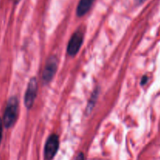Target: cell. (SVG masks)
Returning <instances> with one entry per match:
<instances>
[{
	"mask_svg": "<svg viewBox=\"0 0 160 160\" xmlns=\"http://www.w3.org/2000/svg\"><path fill=\"white\" fill-rule=\"evenodd\" d=\"M18 113V101L12 97L8 101L3 116V124L6 128H9L15 123Z\"/></svg>",
	"mask_w": 160,
	"mask_h": 160,
	"instance_id": "cell-1",
	"label": "cell"
},
{
	"mask_svg": "<svg viewBox=\"0 0 160 160\" xmlns=\"http://www.w3.org/2000/svg\"><path fill=\"white\" fill-rule=\"evenodd\" d=\"M59 146V137L56 134H52L47 139L45 145L44 154L46 160H52L57 153Z\"/></svg>",
	"mask_w": 160,
	"mask_h": 160,
	"instance_id": "cell-2",
	"label": "cell"
},
{
	"mask_svg": "<svg viewBox=\"0 0 160 160\" xmlns=\"http://www.w3.org/2000/svg\"><path fill=\"white\" fill-rule=\"evenodd\" d=\"M38 92V83L37 80L34 78H31L28 83V88H27L26 93L24 96V103L25 106L28 109H31L33 106L34 101H35L36 96H37Z\"/></svg>",
	"mask_w": 160,
	"mask_h": 160,
	"instance_id": "cell-3",
	"label": "cell"
},
{
	"mask_svg": "<svg viewBox=\"0 0 160 160\" xmlns=\"http://www.w3.org/2000/svg\"><path fill=\"white\" fill-rule=\"evenodd\" d=\"M58 59L56 56H51L45 64V69L42 73V80L45 83L51 81L57 70Z\"/></svg>",
	"mask_w": 160,
	"mask_h": 160,
	"instance_id": "cell-4",
	"label": "cell"
},
{
	"mask_svg": "<svg viewBox=\"0 0 160 160\" xmlns=\"http://www.w3.org/2000/svg\"><path fill=\"white\" fill-rule=\"evenodd\" d=\"M84 35L82 31H78L73 34L67 46V52L70 56H75L82 45Z\"/></svg>",
	"mask_w": 160,
	"mask_h": 160,
	"instance_id": "cell-5",
	"label": "cell"
},
{
	"mask_svg": "<svg viewBox=\"0 0 160 160\" xmlns=\"http://www.w3.org/2000/svg\"><path fill=\"white\" fill-rule=\"evenodd\" d=\"M95 0H80L78 3V8H77V13L79 17L85 15L89 9L92 8V4H93Z\"/></svg>",
	"mask_w": 160,
	"mask_h": 160,
	"instance_id": "cell-6",
	"label": "cell"
},
{
	"mask_svg": "<svg viewBox=\"0 0 160 160\" xmlns=\"http://www.w3.org/2000/svg\"><path fill=\"white\" fill-rule=\"evenodd\" d=\"M98 92L97 90H95V92H93L92 98H91L90 101H89V102H88V105L87 109H86V111H88V112H90L91 110L93 109L94 104H95V101H96V99H97V97H98Z\"/></svg>",
	"mask_w": 160,
	"mask_h": 160,
	"instance_id": "cell-7",
	"label": "cell"
},
{
	"mask_svg": "<svg viewBox=\"0 0 160 160\" xmlns=\"http://www.w3.org/2000/svg\"><path fill=\"white\" fill-rule=\"evenodd\" d=\"M2 124L3 121L2 120V119L0 118V144H1L2 138Z\"/></svg>",
	"mask_w": 160,
	"mask_h": 160,
	"instance_id": "cell-8",
	"label": "cell"
},
{
	"mask_svg": "<svg viewBox=\"0 0 160 160\" xmlns=\"http://www.w3.org/2000/svg\"><path fill=\"white\" fill-rule=\"evenodd\" d=\"M75 160H85V159H84V154H83L82 152L79 153V154H78V156H77L76 159Z\"/></svg>",
	"mask_w": 160,
	"mask_h": 160,
	"instance_id": "cell-9",
	"label": "cell"
},
{
	"mask_svg": "<svg viewBox=\"0 0 160 160\" xmlns=\"http://www.w3.org/2000/svg\"><path fill=\"white\" fill-rule=\"evenodd\" d=\"M148 77L147 76H144L143 78H142V82H141V84L142 85H144V84H145L147 83V81H148Z\"/></svg>",
	"mask_w": 160,
	"mask_h": 160,
	"instance_id": "cell-10",
	"label": "cell"
},
{
	"mask_svg": "<svg viewBox=\"0 0 160 160\" xmlns=\"http://www.w3.org/2000/svg\"><path fill=\"white\" fill-rule=\"evenodd\" d=\"M138 2L139 3H142V2H145V0H137Z\"/></svg>",
	"mask_w": 160,
	"mask_h": 160,
	"instance_id": "cell-11",
	"label": "cell"
},
{
	"mask_svg": "<svg viewBox=\"0 0 160 160\" xmlns=\"http://www.w3.org/2000/svg\"><path fill=\"white\" fill-rule=\"evenodd\" d=\"M15 1H16V2H17H17H19V1H20V0H15Z\"/></svg>",
	"mask_w": 160,
	"mask_h": 160,
	"instance_id": "cell-12",
	"label": "cell"
}]
</instances>
